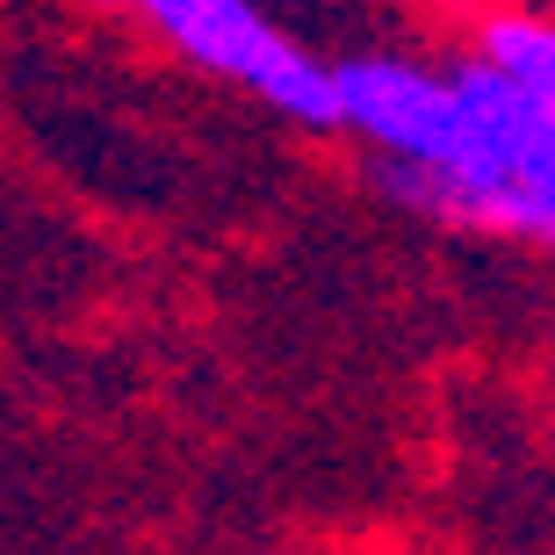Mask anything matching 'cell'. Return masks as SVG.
Returning a JSON list of instances; mask_svg holds the SVG:
<instances>
[{
  "label": "cell",
  "mask_w": 555,
  "mask_h": 555,
  "mask_svg": "<svg viewBox=\"0 0 555 555\" xmlns=\"http://www.w3.org/2000/svg\"><path fill=\"white\" fill-rule=\"evenodd\" d=\"M339 124L369 130L390 159L433 166V173H462L469 166V108H462V87L433 80L418 65H397V59L339 65Z\"/></svg>",
  "instance_id": "obj_3"
},
{
  "label": "cell",
  "mask_w": 555,
  "mask_h": 555,
  "mask_svg": "<svg viewBox=\"0 0 555 555\" xmlns=\"http://www.w3.org/2000/svg\"><path fill=\"white\" fill-rule=\"evenodd\" d=\"M138 8L209 73L253 87L260 102L304 124H339V65H318L304 43H288L253 0H138Z\"/></svg>",
  "instance_id": "obj_2"
},
{
  "label": "cell",
  "mask_w": 555,
  "mask_h": 555,
  "mask_svg": "<svg viewBox=\"0 0 555 555\" xmlns=\"http://www.w3.org/2000/svg\"><path fill=\"white\" fill-rule=\"evenodd\" d=\"M454 87L469 108V166L433 173V166L390 159V188L440 217L555 238V94L513 80L491 59L454 73Z\"/></svg>",
  "instance_id": "obj_1"
},
{
  "label": "cell",
  "mask_w": 555,
  "mask_h": 555,
  "mask_svg": "<svg viewBox=\"0 0 555 555\" xmlns=\"http://www.w3.org/2000/svg\"><path fill=\"white\" fill-rule=\"evenodd\" d=\"M483 59L505 65L513 80L555 94V29H548V22H498L491 37H483Z\"/></svg>",
  "instance_id": "obj_4"
}]
</instances>
